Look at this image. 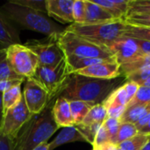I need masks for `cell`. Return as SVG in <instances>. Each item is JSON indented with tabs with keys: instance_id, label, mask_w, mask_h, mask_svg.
<instances>
[{
	"instance_id": "30",
	"label": "cell",
	"mask_w": 150,
	"mask_h": 150,
	"mask_svg": "<svg viewBox=\"0 0 150 150\" xmlns=\"http://www.w3.org/2000/svg\"><path fill=\"white\" fill-rule=\"evenodd\" d=\"M120 125V120L108 118V117L105 120V122L103 123V126L105 128L107 134L109 136L110 142L116 145V146H117V136H118Z\"/></svg>"
},
{
	"instance_id": "16",
	"label": "cell",
	"mask_w": 150,
	"mask_h": 150,
	"mask_svg": "<svg viewBox=\"0 0 150 150\" xmlns=\"http://www.w3.org/2000/svg\"><path fill=\"white\" fill-rule=\"evenodd\" d=\"M85 17L83 24H98L115 20L116 18L93 1L84 0Z\"/></svg>"
},
{
	"instance_id": "40",
	"label": "cell",
	"mask_w": 150,
	"mask_h": 150,
	"mask_svg": "<svg viewBox=\"0 0 150 150\" xmlns=\"http://www.w3.org/2000/svg\"><path fill=\"white\" fill-rule=\"evenodd\" d=\"M0 150H14L13 140L0 134Z\"/></svg>"
},
{
	"instance_id": "49",
	"label": "cell",
	"mask_w": 150,
	"mask_h": 150,
	"mask_svg": "<svg viewBox=\"0 0 150 150\" xmlns=\"http://www.w3.org/2000/svg\"><path fill=\"white\" fill-rule=\"evenodd\" d=\"M117 150H122V149H120V148H117Z\"/></svg>"
},
{
	"instance_id": "48",
	"label": "cell",
	"mask_w": 150,
	"mask_h": 150,
	"mask_svg": "<svg viewBox=\"0 0 150 150\" xmlns=\"http://www.w3.org/2000/svg\"><path fill=\"white\" fill-rule=\"evenodd\" d=\"M137 11H150V10H137Z\"/></svg>"
},
{
	"instance_id": "3",
	"label": "cell",
	"mask_w": 150,
	"mask_h": 150,
	"mask_svg": "<svg viewBox=\"0 0 150 150\" xmlns=\"http://www.w3.org/2000/svg\"><path fill=\"white\" fill-rule=\"evenodd\" d=\"M0 10L11 22L47 37H58L64 31L55 22L52 21L47 14L18 5L11 1L3 4Z\"/></svg>"
},
{
	"instance_id": "11",
	"label": "cell",
	"mask_w": 150,
	"mask_h": 150,
	"mask_svg": "<svg viewBox=\"0 0 150 150\" xmlns=\"http://www.w3.org/2000/svg\"><path fill=\"white\" fill-rule=\"evenodd\" d=\"M110 50L113 54L116 62L123 65L136 60L144 55L142 54L135 39L129 37H121L117 40L111 47Z\"/></svg>"
},
{
	"instance_id": "32",
	"label": "cell",
	"mask_w": 150,
	"mask_h": 150,
	"mask_svg": "<svg viewBox=\"0 0 150 150\" xmlns=\"http://www.w3.org/2000/svg\"><path fill=\"white\" fill-rule=\"evenodd\" d=\"M14 4L47 14L46 0H11Z\"/></svg>"
},
{
	"instance_id": "13",
	"label": "cell",
	"mask_w": 150,
	"mask_h": 150,
	"mask_svg": "<svg viewBox=\"0 0 150 150\" xmlns=\"http://www.w3.org/2000/svg\"><path fill=\"white\" fill-rule=\"evenodd\" d=\"M76 74L95 79L112 80L121 74V69L117 62H105L79 70Z\"/></svg>"
},
{
	"instance_id": "22",
	"label": "cell",
	"mask_w": 150,
	"mask_h": 150,
	"mask_svg": "<svg viewBox=\"0 0 150 150\" xmlns=\"http://www.w3.org/2000/svg\"><path fill=\"white\" fill-rule=\"evenodd\" d=\"M69 105L75 125H80L91 108L96 105L83 101H69Z\"/></svg>"
},
{
	"instance_id": "42",
	"label": "cell",
	"mask_w": 150,
	"mask_h": 150,
	"mask_svg": "<svg viewBox=\"0 0 150 150\" xmlns=\"http://www.w3.org/2000/svg\"><path fill=\"white\" fill-rule=\"evenodd\" d=\"M118 146L112 144V143H106V144H104L98 148H93V149L96 150H117Z\"/></svg>"
},
{
	"instance_id": "8",
	"label": "cell",
	"mask_w": 150,
	"mask_h": 150,
	"mask_svg": "<svg viewBox=\"0 0 150 150\" xmlns=\"http://www.w3.org/2000/svg\"><path fill=\"white\" fill-rule=\"evenodd\" d=\"M38 57L39 65L47 68L58 66L65 55L57 42V37H47L45 40H31L25 44Z\"/></svg>"
},
{
	"instance_id": "28",
	"label": "cell",
	"mask_w": 150,
	"mask_h": 150,
	"mask_svg": "<svg viewBox=\"0 0 150 150\" xmlns=\"http://www.w3.org/2000/svg\"><path fill=\"white\" fill-rule=\"evenodd\" d=\"M149 65H150V55L144 54L133 62L120 65V69L122 72H124V74L126 76H127L128 74H130L135 70H138L143 67L149 66Z\"/></svg>"
},
{
	"instance_id": "20",
	"label": "cell",
	"mask_w": 150,
	"mask_h": 150,
	"mask_svg": "<svg viewBox=\"0 0 150 150\" xmlns=\"http://www.w3.org/2000/svg\"><path fill=\"white\" fill-rule=\"evenodd\" d=\"M102 104L104 105L106 110L127 106V98L126 91L123 88V86H120L117 88L115 91H112Z\"/></svg>"
},
{
	"instance_id": "29",
	"label": "cell",
	"mask_w": 150,
	"mask_h": 150,
	"mask_svg": "<svg viewBox=\"0 0 150 150\" xmlns=\"http://www.w3.org/2000/svg\"><path fill=\"white\" fill-rule=\"evenodd\" d=\"M139 133L135 124L132 123H120L118 136H117V146L125 141L129 140Z\"/></svg>"
},
{
	"instance_id": "4",
	"label": "cell",
	"mask_w": 150,
	"mask_h": 150,
	"mask_svg": "<svg viewBox=\"0 0 150 150\" xmlns=\"http://www.w3.org/2000/svg\"><path fill=\"white\" fill-rule=\"evenodd\" d=\"M127 24L124 19H115L110 22L98 24H71L66 30L76 33L81 38L100 47H110L120 38Z\"/></svg>"
},
{
	"instance_id": "31",
	"label": "cell",
	"mask_w": 150,
	"mask_h": 150,
	"mask_svg": "<svg viewBox=\"0 0 150 150\" xmlns=\"http://www.w3.org/2000/svg\"><path fill=\"white\" fill-rule=\"evenodd\" d=\"M150 103V87L140 86L134 98L127 105H147Z\"/></svg>"
},
{
	"instance_id": "38",
	"label": "cell",
	"mask_w": 150,
	"mask_h": 150,
	"mask_svg": "<svg viewBox=\"0 0 150 150\" xmlns=\"http://www.w3.org/2000/svg\"><path fill=\"white\" fill-rule=\"evenodd\" d=\"M25 79H9V80H4L0 82V92L4 93L5 91L16 86V85H21Z\"/></svg>"
},
{
	"instance_id": "34",
	"label": "cell",
	"mask_w": 150,
	"mask_h": 150,
	"mask_svg": "<svg viewBox=\"0 0 150 150\" xmlns=\"http://www.w3.org/2000/svg\"><path fill=\"white\" fill-rule=\"evenodd\" d=\"M85 17L84 0H74L73 4V18L75 24H83Z\"/></svg>"
},
{
	"instance_id": "17",
	"label": "cell",
	"mask_w": 150,
	"mask_h": 150,
	"mask_svg": "<svg viewBox=\"0 0 150 150\" xmlns=\"http://www.w3.org/2000/svg\"><path fill=\"white\" fill-rule=\"evenodd\" d=\"M75 142H87V140L76 126L65 127L57 134V136L51 142H49V150H54L62 145Z\"/></svg>"
},
{
	"instance_id": "47",
	"label": "cell",
	"mask_w": 150,
	"mask_h": 150,
	"mask_svg": "<svg viewBox=\"0 0 150 150\" xmlns=\"http://www.w3.org/2000/svg\"><path fill=\"white\" fill-rule=\"evenodd\" d=\"M142 150H150V134L149 137V141H148L147 144L145 145V147L142 149Z\"/></svg>"
},
{
	"instance_id": "37",
	"label": "cell",
	"mask_w": 150,
	"mask_h": 150,
	"mask_svg": "<svg viewBox=\"0 0 150 150\" xmlns=\"http://www.w3.org/2000/svg\"><path fill=\"white\" fill-rule=\"evenodd\" d=\"M129 7V11L150 10V0H130Z\"/></svg>"
},
{
	"instance_id": "25",
	"label": "cell",
	"mask_w": 150,
	"mask_h": 150,
	"mask_svg": "<svg viewBox=\"0 0 150 150\" xmlns=\"http://www.w3.org/2000/svg\"><path fill=\"white\" fill-rule=\"evenodd\" d=\"M9 79H25L18 76L11 69L6 56V49L0 48V82Z\"/></svg>"
},
{
	"instance_id": "24",
	"label": "cell",
	"mask_w": 150,
	"mask_h": 150,
	"mask_svg": "<svg viewBox=\"0 0 150 150\" xmlns=\"http://www.w3.org/2000/svg\"><path fill=\"white\" fill-rule=\"evenodd\" d=\"M127 25L150 27V11H130L124 18Z\"/></svg>"
},
{
	"instance_id": "2",
	"label": "cell",
	"mask_w": 150,
	"mask_h": 150,
	"mask_svg": "<svg viewBox=\"0 0 150 150\" xmlns=\"http://www.w3.org/2000/svg\"><path fill=\"white\" fill-rule=\"evenodd\" d=\"M113 85L111 80L95 79L72 74L69 76L58 97L66 98L68 101H83L98 105L102 104L112 92Z\"/></svg>"
},
{
	"instance_id": "6",
	"label": "cell",
	"mask_w": 150,
	"mask_h": 150,
	"mask_svg": "<svg viewBox=\"0 0 150 150\" xmlns=\"http://www.w3.org/2000/svg\"><path fill=\"white\" fill-rule=\"evenodd\" d=\"M6 49L7 60L13 71L25 79L33 78L39 67L37 55L25 45H11Z\"/></svg>"
},
{
	"instance_id": "33",
	"label": "cell",
	"mask_w": 150,
	"mask_h": 150,
	"mask_svg": "<svg viewBox=\"0 0 150 150\" xmlns=\"http://www.w3.org/2000/svg\"><path fill=\"white\" fill-rule=\"evenodd\" d=\"M126 76L128 81L134 82L141 86L142 84V83L150 76V65L143 67L138 70H135V71L128 74Z\"/></svg>"
},
{
	"instance_id": "18",
	"label": "cell",
	"mask_w": 150,
	"mask_h": 150,
	"mask_svg": "<svg viewBox=\"0 0 150 150\" xmlns=\"http://www.w3.org/2000/svg\"><path fill=\"white\" fill-rule=\"evenodd\" d=\"M93 2L103 7L116 19H124L130 10V0H96Z\"/></svg>"
},
{
	"instance_id": "5",
	"label": "cell",
	"mask_w": 150,
	"mask_h": 150,
	"mask_svg": "<svg viewBox=\"0 0 150 150\" xmlns=\"http://www.w3.org/2000/svg\"><path fill=\"white\" fill-rule=\"evenodd\" d=\"M57 42L65 57L76 56L105 60L115 58L109 48L93 44L66 29H64V31L57 37Z\"/></svg>"
},
{
	"instance_id": "1",
	"label": "cell",
	"mask_w": 150,
	"mask_h": 150,
	"mask_svg": "<svg viewBox=\"0 0 150 150\" xmlns=\"http://www.w3.org/2000/svg\"><path fill=\"white\" fill-rule=\"evenodd\" d=\"M56 98L39 114H34L25 124L13 141L14 150H33L47 142L49 138L60 128L54 120L52 107Z\"/></svg>"
},
{
	"instance_id": "44",
	"label": "cell",
	"mask_w": 150,
	"mask_h": 150,
	"mask_svg": "<svg viewBox=\"0 0 150 150\" xmlns=\"http://www.w3.org/2000/svg\"><path fill=\"white\" fill-rule=\"evenodd\" d=\"M139 133H141V134H150V121L142 129V130H140L139 131Z\"/></svg>"
},
{
	"instance_id": "21",
	"label": "cell",
	"mask_w": 150,
	"mask_h": 150,
	"mask_svg": "<svg viewBox=\"0 0 150 150\" xmlns=\"http://www.w3.org/2000/svg\"><path fill=\"white\" fill-rule=\"evenodd\" d=\"M23 99V93L21 85H16L3 93V105L4 113L8 110L18 105Z\"/></svg>"
},
{
	"instance_id": "14",
	"label": "cell",
	"mask_w": 150,
	"mask_h": 150,
	"mask_svg": "<svg viewBox=\"0 0 150 150\" xmlns=\"http://www.w3.org/2000/svg\"><path fill=\"white\" fill-rule=\"evenodd\" d=\"M52 113L54 120L59 127L65 128L75 126L69 101H68L66 98L61 97L56 98L52 107Z\"/></svg>"
},
{
	"instance_id": "7",
	"label": "cell",
	"mask_w": 150,
	"mask_h": 150,
	"mask_svg": "<svg viewBox=\"0 0 150 150\" xmlns=\"http://www.w3.org/2000/svg\"><path fill=\"white\" fill-rule=\"evenodd\" d=\"M69 76L64 59L54 68H47L39 65L33 79L47 91L50 99H54L58 97Z\"/></svg>"
},
{
	"instance_id": "35",
	"label": "cell",
	"mask_w": 150,
	"mask_h": 150,
	"mask_svg": "<svg viewBox=\"0 0 150 150\" xmlns=\"http://www.w3.org/2000/svg\"><path fill=\"white\" fill-rule=\"evenodd\" d=\"M109 142H110L109 136L107 134V132H106L105 128L102 125L100 127V128L98 129L96 136H95V139H94L92 146H93V148H98V147H100V146H102L104 144L109 143Z\"/></svg>"
},
{
	"instance_id": "12",
	"label": "cell",
	"mask_w": 150,
	"mask_h": 150,
	"mask_svg": "<svg viewBox=\"0 0 150 150\" xmlns=\"http://www.w3.org/2000/svg\"><path fill=\"white\" fill-rule=\"evenodd\" d=\"M74 0H46L47 15L63 24H74Z\"/></svg>"
},
{
	"instance_id": "9",
	"label": "cell",
	"mask_w": 150,
	"mask_h": 150,
	"mask_svg": "<svg viewBox=\"0 0 150 150\" xmlns=\"http://www.w3.org/2000/svg\"><path fill=\"white\" fill-rule=\"evenodd\" d=\"M32 116L33 114L27 109L23 98L18 105L4 113V121L0 134L14 141L21 128Z\"/></svg>"
},
{
	"instance_id": "45",
	"label": "cell",
	"mask_w": 150,
	"mask_h": 150,
	"mask_svg": "<svg viewBox=\"0 0 150 150\" xmlns=\"http://www.w3.org/2000/svg\"><path fill=\"white\" fill-rule=\"evenodd\" d=\"M33 150H49V143L48 142H45L40 146H38L37 148H35Z\"/></svg>"
},
{
	"instance_id": "43",
	"label": "cell",
	"mask_w": 150,
	"mask_h": 150,
	"mask_svg": "<svg viewBox=\"0 0 150 150\" xmlns=\"http://www.w3.org/2000/svg\"><path fill=\"white\" fill-rule=\"evenodd\" d=\"M4 121V105H3V93L0 92V133Z\"/></svg>"
},
{
	"instance_id": "39",
	"label": "cell",
	"mask_w": 150,
	"mask_h": 150,
	"mask_svg": "<svg viewBox=\"0 0 150 150\" xmlns=\"http://www.w3.org/2000/svg\"><path fill=\"white\" fill-rule=\"evenodd\" d=\"M150 121V103L149 104H148L146 106H145V108H144V110H143V116H142V118L135 124V126H136V127H137V129H138V131H140V130H142L149 122Z\"/></svg>"
},
{
	"instance_id": "27",
	"label": "cell",
	"mask_w": 150,
	"mask_h": 150,
	"mask_svg": "<svg viewBox=\"0 0 150 150\" xmlns=\"http://www.w3.org/2000/svg\"><path fill=\"white\" fill-rule=\"evenodd\" d=\"M123 36L150 42V27L127 25L123 32Z\"/></svg>"
},
{
	"instance_id": "15",
	"label": "cell",
	"mask_w": 150,
	"mask_h": 150,
	"mask_svg": "<svg viewBox=\"0 0 150 150\" xmlns=\"http://www.w3.org/2000/svg\"><path fill=\"white\" fill-rule=\"evenodd\" d=\"M18 43H20V38L17 29L0 10V45L3 48H6Z\"/></svg>"
},
{
	"instance_id": "19",
	"label": "cell",
	"mask_w": 150,
	"mask_h": 150,
	"mask_svg": "<svg viewBox=\"0 0 150 150\" xmlns=\"http://www.w3.org/2000/svg\"><path fill=\"white\" fill-rule=\"evenodd\" d=\"M65 62L67 65V69L69 75L76 74L79 70L86 69L88 67L105 62H116V59H100V58H82L76 56H67L65 57Z\"/></svg>"
},
{
	"instance_id": "26",
	"label": "cell",
	"mask_w": 150,
	"mask_h": 150,
	"mask_svg": "<svg viewBox=\"0 0 150 150\" xmlns=\"http://www.w3.org/2000/svg\"><path fill=\"white\" fill-rule=\"evenodd\" d=\"M149 134L138 133L134 137L123 142L118 145V148L122 150H142L149 141Z\"/></svg>"
},
{
	"instance_id": "10",
	"label": "cell",
	"mask_w": 150,
	"mask_h": 150,
	"mask_svg": "<svg viewBox=\"0 0 150 150\" xmlns=\"http://www.w3.org/2000/svg\"><path fill=\"white\" fill-rule=\"evenodd\" d=\"M23 98L29 112L34 115L40 113L52 100L47 91L34 79H25Z\"/></svg>"
},
{
	"instance_id": "23",
	"label": "cell",
	"mask_w": 150,
	"mask_h": 150,
	"mask_svg": "<svg viewBox=\"0 0 150 150\" xmlns=\"http://www.w3.org/2000/svg\"><path fill=\"white\" fill-rule=\"evenodd\" d=\"M107 119V111L103 104L94 105L89 112L87 116L84 118L80 125L89 127L93 124H103Z\"/></svg>"
},
{
	"instance_id": "46",
	"label": "cell",
	"mask_w": 150,
	"mask_h": 150,
	"mask_svg": "<svg viewBox=\"0 0 150 150\" xmlns=\"http://www.w3.org/2000/svg\"><path fill=\"white\" fill-rule=\"evenodd\" d=\"M141 86H146V87H150V76L147 79V80H145L143 83H142V84L141 85Z\"/></svg>"
},
{
	"instance_id": "36",
	"label": "cell",
	"mask_w": 150,
	"mask_h": 150,
	"mask_svg": "<svg viewBox=\"0 0 150 150\" xmlns=\"http://www.w3.org/2000/svg\"><path fill=\"white\" fill-rule=\"evenodd\" d=\"M139 87L140 85L134 82H131V81H128L124 85H123V88L125 89L126 91V93H127V104L134 98V97L135 96L136 92L138 91L139 90Z\"/></svg>"
},
{
	"instance_id": "41",
	"label": "cell",
	"mask_w": 150,
	"mask_h": 150,
	"mask_svg": "<svg viewBox=\"0 0 150 150\" xmlns=\"http://www.w3.org/2000/svg\"><path fill=\"white\" fill-rule=\"evenodd\" d=\"M136 40V39H135ZM136 42L139 46V48L142 54L150 55V42L142 40H136Z\"/></svg>"
}]
</instances>
